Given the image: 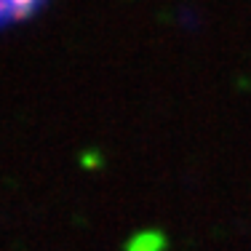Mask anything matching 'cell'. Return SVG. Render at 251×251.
<instances>
[{"label":"cell","mask_w":251,"mask_h":251,"mask_svg":"<svg viewBox=\"0 0 251 251\" xmlns=\"http://www.w3.org/2000/svg\"><path fill=\"white\" fill-rule=\"evenodd\" d=\"M40 3L43 0H0V27L11 25L16 19H25L40 8Z\"/></svg>","instance_id":"1"}]
</instances>
